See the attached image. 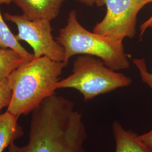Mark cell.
<instances>
[{"mask_svg":"<svg viewBox=\"0 0 152 152\" xmlns=\"http://www.w3.org/2000/svg\"><path fill=\"white\" fill-rule=\"evenodd\" d=\"M0 48L15 50L27 61L32 60L34 55L24 49L19 41L17 40L15 35L11 32L6 24L0 10Z\"/></svg>","mask_w":152,"mask_h":152,"instance_id":"cell-11","label":"cell"},{"mask_svg":"<svg viewBox=\"0 0 152 152\" xmlns=\"http://www.w3.org/2000/svg\"><path fill=\"white\" fill-rule=\"evenodd\" d=\"M18 118L7 110L0 114V152H4L23 135L24 131L18 123Z\"/></svg>","mask_w":152,"mask_h":152,"instance_id":"cell-9","label":"cell"},{"mask_svg":"<svg viewBox=\"0 0 152 152\" xmlns=\"http://www.w3.org/2000/svg\"><path fill=\"white\" fill-rule=\"evenodd\" d=\"M87 129L81 112L71 100L56 94L32 112L29 141L13 142L7 152H85Z\"/></svg>","mask_w":152,"mask_h":152,"instance_id":"cell-1","label":"cell"},{"mask_svg":"<svg viewBox=\"0 0 152 152\" xmlns=\"http://www.w3.org/2000/svg\"><path fill=\"white\" fill-rule=\"evenodd\" d=\"M152 21V15L151 16L148 20L144 22L141 26H140L139 29H140V37L141 38L142 37V36L144 35V34L145 32V31H147V26L149 24V23Z\"/></svg>","mask_w":152,"mask_h":152,"instance_id":"cell-15","label":"cell"},{"mask_svg":"<svg viewBox=\"0 0 152 152\" xmlns=\"http://www.w3.org/2000/svg\"><path fill=\"white\" fill-rule=\"evenodd\" d=\"M56 40L64 50L63 63L66 66L75 55H89L100 58L114 71L124 70L130 67L123 41L88 31L78 22L75 10L69 12L66 24L60 29Z\"/></svg>","mask_w":152,"mask_h":152,"instance_id":"cell-3","label":"cell"},{"mask_svg":"<svg viewBox=\"0 0 152 152\" xmlns=\"http://www.w3.org/2000/svg\"><path fill=\"white\" fill-rule=\"evenodd\" d=\"M77 1L88 6L94 5L95 3V0H77Z\"/></svg>","mask_w":152,"mask_h":152,"instance_id":"cell-16","label":"cell"},{"mask_svg":"<svg viewBox=\"0 0 152 152\" xmlns=\"http://www.w3.org/2000/svg\"><path fill=\"white\" fill-rule=\"evenodd\" d=\"M66 0H12L29 20L46 19L51 21L59 15Z\"/></svg>","mask_w":152,"mask_h":152,"instance_id":"cell-7","label":"cell"},{"mask_svg":"<svg viewBox=\"0 0 152 152\" xmlns=\"http://www.w3.org/2000/svg\"><path fill=\"white\" fill-rule=\"evenodd\" d=\"M65 66L63 61L41 56L18 67L7 78L12 97L7 111L18 117L32 113L45 99L55 94Z\"/></svg>","mask_w":152,"mask_h":152,"instance_id":"cell-2","label":"cell"},{"mask_svg":"<svg viewBox=\"0 0 152 152\" xmlns=\"http://www.w3.org/2000/svg\"><path fill=\"white\" fill-rule=\"evenodd\" d=\"M149 28H152V21L151 22V23H149V24L147 26V29Z\"/></svg>","mask_w":152,"mask_h":152,"instance_id":"cell-18","label":"cell"},{"mask_svg":"<svg viewBox=\"0 0 152 152\" xmlns=\"http://www.w3.org/2000/svg\"><path fill=\"white\" fill-rule=\"evenodd\" d=\"M137 139L147 152H152V128L147 132L138 135Z\"/></svg>","mask_w":152,"mask_h":152,"instance_id":"cell-14","label":"cell"},{"mask_svg":"<svg viewBox=\"0 0 152 152\" xmlns=\"http://www.w3.org/2000/svg\"><path fill=\"white\" fill-rule=\"evenodd\" d=\"M152 0H95V5H105L107 12L92 32L116 41L134 38L137 16L141 9Z\"/></svg>","mask_w":152,"mask_h":152,"instance_id":"cell-5","label":"cell"},{"mask_svg":"<svg viewBox=\"0 0 152 152\" xmlns=\"http://www.w3.org/2000/svg\"><path fill=\"white\" fill-rule=\"evenodd\" d=\"M112 130L115 141V152H147L139 142L138 134L126 130L118 121H114Z\"/></svg>","mask_w":152,"mask_h":152,"instance_id":"cell-8","label":"cell"},{"mask_svg":"<svg viewBox=\"0 0 152 152\" xmlns=\"http://www.w3.org/2000/svg\"><path fill=\"white\" fill-rule=\"evenodd\" d=\"M11 97L12 90L8 80L0 81V112L4 108L9 106Z\"/></svg>","mask_w":152,"mask_h":152,"instance_id":"cell-13","label":"cell"},{"mask_svg":"<svg viewBox=\"0 0 152 152\" xmlns=\"http://www.w3.org/2000/svg\"><path fill=\"white\" fill-rule=\"evenodd\" d=\"M12 2V0H0V4H6L9 5Z\"/></svg>","mask_w":152,"mask_h":152,"instance_id":"cell-17","label":"cell"},{"mask_svg":"<svg viewBox=\"0 0 152 152\" xmlns=\"http://www.w3.org/2000/svg\"><path fill=\"white\" fill-rule=\"evenodd\" d=\"M4 18L16 25L18 33L15 37L19 41L27 42L32 48L34 58L46 56L51 60L63 62L64 50L53 37L50 21L29 20L23 14L9 13H6Z\"/></svg>","mask_w":152,"mask_h":152,"instance_id":"cell-6","label":"cell"},{"mask_svg":"<svg viewBox=\"0 0 152 152\" xmlns=\"http://www.w3.org/2000/svg\"><path fill=\"white\" fill-rule=\"evenodd\" d=\"M27 61L15 50L0 48V81L7 79L14 71Z\"/></svg>","mask_w":152,"mask_h":152,"instance_id":"cell-10","label":"cell"},{"mask_svg":"<svg viewBox=\"0 0 152 152\" xmlns=\"http://www.w3.org/2000/svg\"><path fill=\"white\" fill-rule=\"evenodd\" d=\"M132 62L139 72L142 81L151 88L152 92V73L148 71L145 60L144 58L134 59Z\"/></svg>","mask_w":152,"mask_h":152,"instance_id":"cell-12","label":"cell"},{"mask_svg":"<svg viewBox=\"0 0 152 152\" xmlns=\"http://www.w3.org/2000/svg\"><path fill=\"white\" fill-rule=\"evenodd\" d=\"M132 81L130 77L110 69L100 58L78 55L73 62L72 74L58 82L56 88H74L81 94L85 101H88L127 87Z\"/></svg>","mask_w":152,"mask_h":152,"instance_id":"cell-4","label":"cell"}]
</instances>
